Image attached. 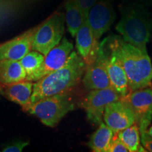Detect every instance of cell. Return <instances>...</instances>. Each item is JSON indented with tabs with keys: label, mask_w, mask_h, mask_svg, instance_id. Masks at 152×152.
<instances>
[{
	"label": "cell",
	"mask_w": 152,
	"mask_h": 152,
	"mask_svg": "<svg viewBox=\"0 0 152 152\" xmlns=\"http://www.w3.org/2000/svg\"><path fill=\"white\" fill-rule=\"evenodd\" d=\"M147 132L150 134V135L152 137V125H151V127H150L149 130H147Z\"/></svg>",
	"instance_id": "obj_26"
},
{
	"label": "cell",
	"mask_w": 152,
	"mask_h": 152,
	"mask_svg": "<svg viewBox=\"0 0 152 152\" xmlns=\"http://www.w3.org/2000/svg\"><path fill=\"white\" fill-rule=\"evenodd\" d=\"M111 37L128 77L130 92L151 86L152 64L147 50L125 42L120 36L111 35Z\"/></svg>",
	"instance_id": "obj_2"
},
{
	"label": "cell",
	"mask_w": 152,
	"mask_h": 152,
	"mask_svg": "<svg viewBox=\"0 0 152 152\" xmlns=\"http://www.w3.org/2000/svg\"><path fill=\"white\" fill-rule=\"evenodd\" d=\"M26 73L19 61L0 60V84L8 85L26 80Z\"/></svg>",
	"instance_id": "obj_16"
},
{
	"label": "cell",
	"mask_w": 152,
	"mask_h": 152,
	"mask_svg": "<svg viewBox=\"0 0 152 152\" xmlns=\"http://www.w3.org/2000/svg\"><path fill=\"white\" fill-rule=\"evenodd\" d=\"M75 105L72 90L42 99L31 104L27 112L38 118L46 126L54 128L66 114L75 109Z\"/></svg>",
	"instance_id": "obj_4"
},
{
	"label": "cell",
	"mask_w": 152,
	"mask_h": 152,
	"mask_svg": "<svg viewBox=\"0 0 152 152\" xmlns=\"http://www.w3.org/2000/svg\"><path fill=\"white\" fill-rule=\"evenodd\" d=\"M75 37L77 54L85 61L86 66H89L97 56L99 42L94 39L87 18H84Z\"/></svg>",
	"instance_id": "obj_13"
},
{
	"label": "cell",
	"mask_w": 152,
	"mask_h": 152,
	"mask_svg": "<svg viewBox=\"0 0 152 152\" xmlns=\"http://www.w3.org/2000/svg\"><path fill=\"white\" fill-rule=\"evenodd\" d=\"M111 52L109 37L99 43L97 56L94 61L86 66L82 82L87 91L111 87L107 73V64Z\"/></svg>",
	"instance_id": "obj_6"
},
{
	"label": "cell",
	"mask_w": 152,
	"mask_h": 152,
	"mask_svg": "<svg viewBox=\"0 0 152 152\" xmlns=\"http://www.w3.org/2000/svg\"><path fill=\"white\" fill-rule=\"evenodd\" d=\"M121 20L115 29L123 39L138 48L147 50L152 35V14L147 6L129 1L119 7Z\"/></svg>",
	"instance_id": "obj_3"
},
{
	"label": "cell",
	"mask_w": 152,
	"mask_h": 152,
	"mask_svg": "<svg viewBox=\"0 0 152 152\" xmlns=\"http://www.w3.org/2000/svg\"><path fill=\"white\" fill-rule=\"evenodd\" d=\"M124 2H129V1H134V2H137L142 4L145 6H151L152 5V0H123Z\"/></svg>",
	"instance_id": "obj_25"
},
{
	"label": "cell",
	"mask_w": 152,
	"mask_h": 152,
	"mask_svg": "<svg viewBox=\"0 0 152 152\" xmlns=\"http://www.w3.org/2000/svg\"><path fill=\"white\" fill-rule=\"evenodd\" d=\"M29 144L28 141H16L7 144L3 147V152H20Z\"/></svg>",
	"instance_id": "obj_22"
},
{
	"label": "cell",
	"mask_w": 152,
	"mask_h": 152,
	"mask_svg": "<svg viewBox=\"0 0 152 152\" xmlns=\"http://www.w3.org/2000/svg\"><path fill=\"white\" fill-rule=\"evenodd\" d=\"M109 37L111 52L107 64V73L110 85L117 91L121 96H125L130 92L128 77L122 64L112 45L111 35H109Z\"/></svg>",
	"instance_id": "obj_14"
},
{
	"label": "cell",
	"mask_w": 152,
	"mask_h": 152,
	"mask_svg": "<svg viewBox=\"0 0 152 152\" xmlns=\"http://www.w3.org/2000/svg\"><path fill=\"white\" fill-rule=\"evenodd\" d=\"M115 12L111 2L106 0H97L87 15V20L96 41L111 27L115 20Z\"/></svg>",
	"instance_id": "obj_9"
},
{
	"label": "cell",
	"mask_w": 152,
	"mask_h": 152,
	"mask_svg": "<svg viewBox=\"0 0 152 152\" xmlns=\"http://www.w3.org/2000/svg\"><path fill=\"white\" fill-rule=\"evenodd\" d=\"M65 14L55 12L36 27L32 40V50L46 55L58 45L65 30Z\"/></svg>",
	"instance_id": "obj_5"
},
{
	"label": "cell",
	"mask_w": 152,
	"mask_h": 152,
	"mask_svg": "<svg viewBox=\"0 0 152 152\" xmlns=\"http://www.w3.org/2000/svg\"><path fill=\"white\" fill-rule=\"evenodd\" d=\"M113 136V132L105 123H101L97 130L93 133L87 143L92 151L108 152L110 142Z\"/></svg>",
	"instance_id": "obj_18"
},
{
	"label": "cell",
	"mask_w": 152,
	"mask_h": 152,
	"mask_svg": "<svg viewBox=\"0 0 152 152\" xmlns=\"http://www.w3.org/2000/svg\"><path fill=\"white\" fill-rule=\"evenodd\" d=\"M106 1H110V2H111V1H113V0H106Z\"/></svg>",
	"instance_id": "obj_28"
},
{
	"label": "cell",
	"mask_w": 152,
	"mask_h": 152,
	"mask_svg": "<svg viewBox=\"0 0 152 152\" xmlns=\"http://www.w3.org/2000/svg\"><path fill=\"white\" fill-rule=\"evenodd\" d=\"M73 49V43L66 37L62 38L59 44L45 56L41 69L36 76L35 82L61 68L67 61Z\"/></svg>",
	"instance_id": "obj_11"
},
{
	"label": "cell",
	"mask_w": 152,
	"mask_h": 152,
	"mask_svg": "<svg viewBox=\"0 0 152 152\" xmlns=\"http://www.w3.org/2000/svg\"><path fill=\"white\" fill-rule=\"evenodd\" d=\"M120 99L132 110L140 133L147 130L152 121V85L130 91Z\"/></svg>",
	"instance_id": "obj_7"
},
{
	"label": "cell",
	"mask_w": 152,
	"mask_h": 152,
	"mask_svg": "<svg viewBox=\"0 0 152 152\" xmlns=\"http://www.w3.org/2000/svg\"><path fill=\"white\" fill-rule=\"evenodd\" d=\"M85 69V61L73 51L61 68L33 83L31 104L52 95L74 90L80 83Z\"/></svg>",
	"instance_id": "obj_1"
},
{
	"label": "cell",
	"mask_w": 152,
	"mask_h": 152,
	"mask_svg": "<svg viewBox=\"0 0 152 152\" xmlns=\"http://www.w3.org/2000/svg\"><path fill=\"white\" fill-rule=\"evenodd\" d=\"M140 139L144 149L147 150V151L152 152V137L147 130L140 133Z\"/></svg>",
	"instance_id": "obj_23"
},
{
	"label": "cell",
	"mask_w": 152,
	"mask_h": 152,
	"mask_svg": "<svg viewBox=\"0 0 152 152\" xmlns=\"http://www.w3.org/2000/svg\"><path fill=\"white\" fill-rule=\"evenodd\" d=\"M65 9V20L68 30L72 37H75L85 18L83 11L77 0H66Z\"/></svg>",
	"instance_id": "obj_17"
},
{
	"label": "cell",
	"mask_w": 152,
	"mask_h": 152,
	"mask_svg": "<svg viewBox=\"0 0 152 152\" xmlns=\"http://www.w3.org/2000/svg\"><path fill=\"white\" fill-rule=\"evenodd\" d=\"M103 118L105 124L113 133L128 128L135 123L134 113L128 104L119 99L106 106Z\"/></svg>",
	"instance_id": "obj_10"
},
{
	"label": "cell",
	"mask_w": 152,
	"mask_h": 152,
	"mask_svg": "<svg viewBox=\"0 0 152 152\" xmlns=\"http://www.w3.org/2000/svg\"><path fill=\"white\" fill-rule=\"evenodd\" d=\"M96 1L97 0H77V2L83 11V16L85 18H87L89 11Z\"/></svg>",
	"instance_id": "obj_24"
},
{
	"label": "cell",
	"mask_w": 152,
	"mask_h": 152,
	"mask_svg": "<svg viewBox=\"0 0 152 152\" xmlns=\"http://www.w3.org/2000/svg\"><path fill=\"white\" fill-rule=\"evenodd\" d=\"M108 152H128V149L118 138L117 133H113V136L108 149Z\"/></svg>",
	"instance_id": "obj_21"
},
{
	"label": "cell",
	"mask_w": 152,
	"mask_h": 152,
	"mask_svg": "<svg viewBox=\"0 0 152 152\" xmlns=\"http://www.w3.org/2000/svg\"><path fill=\"white\" fill-rule=\"evenodd\" d=\"M2 95V85L0 84V96Z\"/></svg>",
	"instance_id": "obj_27"
},
{
	"label": "cell",
	"mask_w": 152,
	"mask_h": 152,
	"mask_svg": "<svg viewBox=\"0 0 152 152\" xmlns=\"http://www.w3.org/2000/svg\"><path fill=\"white\" fill-rule=\"evenodd\" d=\"M36 27L30 28L11 40L0 44V60L20 61L30 52L32 50V40Z\"/></svg>",
	"instance_id": "obj_12"
},
{
	"label": "cell",
	"mask_w": 152,
	"mask_h": 152,
	"mask_svg": "<svg viewBox=\"0 0 152 152\" xmlns=\"http://www.w3.org/2000/svg\"><path fill=\"white\" fill-rule=\"evenodd\" d=\"M45 55L37 51L31 50L20 61L26 73V80L35 82L36 76L42 66Z\"/></svg>",
	"instance_id": "obj_19"
},
{
	"label": "cell",
	"mask_w": 152,
	"mask_h": 152,
	"mask_svg": "<svg viewBox=\"0 0 152 152\" xmlns=\"http://www.w3.org/2000/svg\"><path fill=\"white\" fill-rule=\"evenodd\" d=\"M33 82L23 80L2 86V95L9 100L20 106L27 112L31 105Z\"/></svg>",
	"instance_id": "obj_15"
},
{
	"label": "cell",
	"mask_w": 152,
	"mask_h": 152,
	"mask_svg": "<svg viewBox=\"0 0 152 152\" xmlns=\"http://www.w3.org/2000/svg\"><path fill=\"white\" fill-rule=\"evenodd\" d=\"M118 138L130 152L139 151L140 145V132L136 123L116 132Z\"/></svg>",
	"instance_id": "obj_20"
},
{
	"label": "cell",
	"mask_w": 152,
	"mask_h": 152,
	"mask_svg": "<svg viewBox=\"0 0 152 152\" xmlns=\"http://www.w3.org/2000/svg\"><path fill=\"white\" fill-rule=\"evenodd\" d=\"M81 102L80 106L85 110L87 118L94 125H99L103 121L106 106L118 100L121 95L111 87L88 91Z\"/></svg>",
	"instance_id": "obj_8"
}]
</instances>
